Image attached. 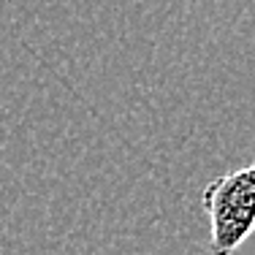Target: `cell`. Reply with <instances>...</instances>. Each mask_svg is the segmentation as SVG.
<instances>
[{
    "label": "cell",
    "instance_id": "obj_1",
    "mask_svg": "<svg viewBox=\"0 0 255 255\" xmlns=\"http://www.w3.org/2000/svg\"><path fill=\"white\" fill-rule=\"evenodd\" d=\"M212 255H234L255 234V157L215 177L201 193Z\"/></svg>",
    "mask_w": 255,
    "mask_h": 255
}]
</instances>
